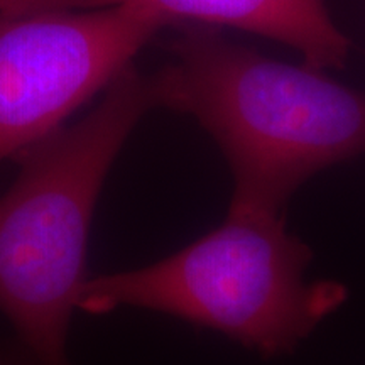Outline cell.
I'll list each match as a JSON object with an SVG mask.
<instances>
[{"instance_id": "obj_1", "label": "cell", "mask_w": 365, "mask_h": 365, "mask_svg": "<svg viewBox=\"0 0 365 365\" xmlns=\"http://www.w3.org/2000/svg\"><path fill=\"white\" fill-rule=\"evenodd\" d=\"M153 73L159 108L188 113L225 156L228 210L284 215L309 178L365 154V93L186 22Z\"/></svg>"}, {"instance_id": "obj_2", "label": "cell", "mask_w": 365, "mask_h": 365, "mask_svg": "<svg viewBox=\"0 0 365 365\" xmlns=\"http://www.w3.org/2000/svg\"><path fill=\"white\" fill-rule=\"evenodd\" d=\"M159 108L153 73L125 68L80 120L16 159L0 198V312L43 365H71L68 331L86 281L100 191L132 130Z\"/></svg>"}, {"instance_id": "obj_3", "label": "cell", "mask_w": 365, "mask_h": 365, "mask_svg": "<svg viewBox=\"0 0 365 365\" xmlns=\"http://www.w3.org/2000/svg\"><path fill=\"white\" fill-rule=\"evenodd\" d=\"M312 259L284 215L228 210L220 227L170 257L86 279L76 308L166 313L272 359L296 350L349 298L339 281L304 279Z\"/></svg>"}, {"instance_id": "obj_4", "label": "cell", "mask_w": 365, "mask_h": 365, "mask_svg": "<svg viewBox=\"0 0 365 365\" xmlns=\"http://www.w3.org/2000/svg\"><path fill=\"white\" fill-rule=\"evenodd\" d=\"M168 27L134 7L0 17V166L65 127Z\"/></svg>"}, {"instance_id": "obj_5", "label": "cell", "mask_w": 365, "mask_h": 365, "mask_svg": "<svg viewBox=\"0 0 365 365\" xmlns=\"http://www.w3.org/2000/svg\"><path fill=\"white\" fill-rule=\"evenodd\" d=\"M105 7L139 9L173 27L195 22L247 31L291 46L319 71L341 68L350 53L325 0H0V17Z\"/></svg>"}, {"instance_id": "obj_6", "label": "cell", "mask_w": 365, "mask_h": 365, "mask_svg": "<svg viewBox=\"0 0 365 365\" xmlns=\"http://www.w3.org/2000/svg\"><path fill=\"white\" fill-rule=\"evenodd\" d=\"M0 365H43L19 339L0 341Z\"/></svg>"}]
</instances>
